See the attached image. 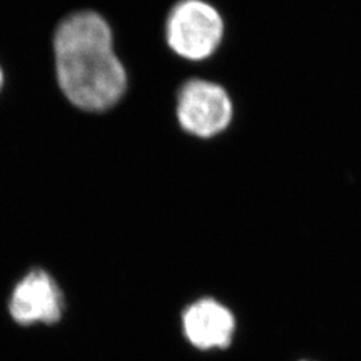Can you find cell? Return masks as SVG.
Returning <instances> with one entry per match:
<instances>
[{"label":"cell","mask_w":361,"mask_h":361,"mask_svg":"<svg viewBox=\"0 0 361 361\" xmlns=\"http://www.w3.org/2000/svg\"><path fill=\"white\" fill-rule=\"evenodd\" d=\"M58 82L73 104L86 111H106L128 89V75L113 47V32L99 13L67 16L54 39Z\"/></svg>","instance_id":"cell-1"},{"label":"cell","mask_w":361,"mask_h":361,"mask_svg":"<svg viewBox=\"0 0 361 361\" xmlns=\"http://www.w3.org/2000/svg\"><path fill=\"white\" fill-rule=\"evenodd\" d=\"M225 22L219 10L205 0H180L165 23L169 49L180 59L204 62L219 50Z\"/></svg>","instance_id":"cell-2"},{"label":"cell","mask_w":361,"mask_h":361,"mask_svg":"<svg viewBox=\"0 0 361 361\" xmlns=\"http://www.w3.org/2000/svg\"><path fill=\"white\" fill-rule=\"evenodd\" d=\"M176 116L185 133L210 140L231 126L234 106L225 87L212 80L193 78L180 86Z\"/></svg>","instance_id":"cell-3"},{"label":"cell","mask_w":361,"mask_h":361,"mask_svg":"<svg viewBox=\"0 0 361 361\" xmlns=\"http://www.w3.org/2000/svg\"><path fill=\"white\" fill-rule=\"evenodd\" d=\"M65 308L62 290L44 271H31L16 285L10 301V313L20 325L54 324Z\"/></svg>","instance_id":"cell-4"},{"label":"cell","mask_w":361,"mask_h":361,"mask_svg":"<svg viewBox=\"0 0 361 361\" xmlns=\"http://www.w3.org/2000/svg\"><path fill=\"white\" fill-rule=\"evenodd\" d=\"M182 329L195 348L225 349L232 344L235 317L232 310L216 298L202 297L183 310Z\"/></svg>","instance_id":"cell-5"},{"label":"cell","mask_w":361,"mask_h":361,"mask_svg":"<svg viewBox=\"0 0 361 361\" xmlns=\"http://www.w3.org/2000/svg\"><path fill=\"white\" fill-rule=\"evenodd\" d=\"M3 86V73H1V68H0V89Z\"/></svg>","instance_id":"cell-6"},{"label":"cell","mask_w":361,"mask_h":361,"mask_svg":"<svg viewBox=\"0 0 361 361\" xmlns=\"http://www.w3.org/2000/svg\"><path fill=\"white\" fill-rule=\"evenodd\" d=\"M302 361H307V360H302Z\"/></svg>","instance_id":"cell-7"}]
</instances>
